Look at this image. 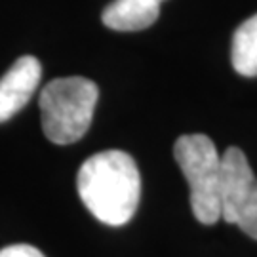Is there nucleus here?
<instances>
[{"mask_svg": "<svg viewBox=\"0 0 257 257\" xmlns=\"http://www.w3.org/2000/svg\"><path fill=\"white\" fill-rule=\"evenodd\" d=\"M174 156L191 187V208L196 221L215 225L221 219L223 162L213 141L204 134L181 136L174 145Z\"/></svg>", "mask_w": 257, "mask_h": 257, "instance_id": "7ed1b4c3", "label": "nucleus"}, {"mask_svg": "<svg viewBox=\"0 0 257 257\" xmlns=\"http://www.w3.org/2000/svg\"><path fill=\"white\" fill-rule=\"evenodd\" d=\"M162 2L164 0H114L103 10V25L120 33L143 31L158 19Z\"/></svg>", "mask_w": 257, "mask_h": 257, "instance_id": "423d86ee", "label": "nucleus"}, {"mask_svg": "<svg viewBox=\"0 0 257 257\" xmlns=\"http://www.w3.org/2000/svg\"><path fill=\"white\" fill-rule=\"evenodd\" d=\"M230 61L242 76H257V14L240 23L234 31Z\"/></svg>", "mask_w": 257, "mask_h": 257, "instance_id": "0eeeda50", "label": "nucleus"}, {"mask_svg": "<svg viewBox=\"0 0 257 257\" xmlns=\"http://www.w3.org/2000/svg\"><path fill=\"white\" fill-rule=\"evenodd\" d=\"M221 219L236 225L257 240V177L248 158L238 147H230L221 156Z\"/></svg>", "mask_w": 257, "mask_h": 257, "instance_id": "20e7f679", "label": "nucleus"}, {"mask_svg": "<svg viewBox=\"0 0 257 257\" xmlns=\"http://www.w3.org/2000/svg\"><path fill=\"white\" fill-rule=\"evenodd\" d=\"M42 78V65L33 55H23L0 78V122L18 114L37 92Z\"/></svg>", "mask_w": 257, "mask_h": 257, "instance_id": "39448f33", "label": "nucleus"}, {"mask_svg": "<svg viewBox=\"0 0 257 257\" xmlns=\"http://www.w3.org/2000/svg\"><path fill=\"white\" fill-rule=\"evenodd\" d=\"M0 257H46L40 249L29 244H14L0 249Z\"/></svg>", "mask_w": 257, "mask_h": 257, "instance_id": "6e6552de", "label": "nucleus"}, {"mask_svg": "<svg viewBox=\"0 0 257 257\" xmlns=\"http://www.w3.org/2000/svg\"><path fill=\"white\" fill-rule=\"evenodd\" d=\"M80 200L105 225H126L138 211L141 177L136 160L124 151H103L84 160L76 175Z\"/></svg>", "mask_w": 257, "mask_h": 257, "instance_id": "f257e3e1", "label": "nucleus"}, {"mask_svg": "<svg viewBox=\"0 0 257 257\" xmlns=\"http://www.w3.org/2000/svg\"><path fill=\"white\" fill-rule=\"evenodd\" d=\"M99 90L82 76L55 78L40 92L42 130L55 145H71L86 136L93 118Z\"/></svg>", "mask_w": 257, "mask_h": 257, "instance_id": "f03ea898", "label": "nucleus"}]
</instances>
